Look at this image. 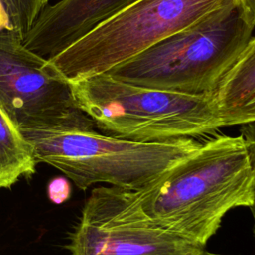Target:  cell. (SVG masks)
<instances>
[{"instance_id":"13","label":"cell","mask_w":255,"mask_h":255,"mask_svg":"<svg viewBox=\"0 0 255 255\" xmlns=\"http://www.w3.org/2000/svg\"><path fill=\"white\" fill-rule=\"evenodd\" d=\"M240 134L243 136V138L246 142L252 163L255 167V122L242 125ZM249 208H250V211H251L253 219H254V234H255V193H254L253 203L251 204V206Z\"/></svg>"},{"instance_id":"5","label":"cell","mask_w":255,"mask_h":255,"mask_svg":"<svg viewBox=\"0 0 255 255\" xmlns=\"http://www.w3.org/2000/svg\"><path fill=\"white\" fill-rule=\"evenodd\" d=\"M238 0H137L49 61L68 80L101 74Z\"/></svg>"},{"instance_id":"4","label":"cell","mask_w":255,"mask_h":255,"mask_svg":"<svg viewBox=\"0 0 255 255\" xmlns=\"http://www.w3.org/2000/svg\"><path fill=\"white\" fill-rule=\"evenodd\" d=\"M21 131L38 161L56 167L83 190L100 182L137 190L201 143L194 138L140 142L96 130Z\"/></svg>"},{"instance_id":"7","label":"cell","mask_w":255,"mask_h":255,"mask_svg":"<svg viewBox=\"0 0 255 255\" xmlns=\"http://www.w3.org/2000/svg\"><path fill=\"white\" fill-rule=\"evenodd\" d=\"M66 248L72 255H198L205 247L157 225L134 190H92Z\"/></svg>"},{"instance_id":"14","label":"cell","mask_w":255,"mask_h":255,"mask_svg":"<svg viewBox=\"0 0 255 255\" xmlns=\"http://www.w3.org/2000/svg\"><path fill=\"white\" fill-rule=\"evenodd\" d=\"M239 5L250 24L255 26V0H238Z\"/></svg>"},{"instance_id":"2","label":"cell","mask_w":255,"mask_h":255,"mask_svg":"<svg viewBox=\"0 0 255 255\" xmlns=\"http://www.w3.org/2000/svg\"><path fill=\"white\" fill-rule=\"evenodd\" d=\"M254 28L238 1L163 38L105 74L150 89L210 95L252 38Z\"/></svg>"},{"instance_id":"8","label":"cell","mask_w":255,"mask_h":255,"mask_svg":"<svg viewBox=\"0 0 255 255\" xmlns=\"http://www.w3.org/2000/svg\"><path fill=\"white\" fill-rule=\"evenodd\" d=\"M137 0H60L48 5L23 40V45L50 60L99 24Z\"/></svg>"},{"instance_id":"15","label":"cell","mask_w":255,"mask_h":255,"mask_svg":"<svg viewBox=\"0 0 255 255\" xmlns=\"http://www.w3.org/2000/svg\"><path fill=\"white\" fill-rule=\"evenodd\" d=\"M198 255H224V254H218V253H212V252H209V251H206L205 249Z\"/></svg>"},{"instance_id":"11","label":"cell","mask_w":255,"mask_h":255,"mask_svg":"<svg viewBox=\"0 0 255 255\" xmlns=\"http://www.w3.org/2000/svg\"><path fill=\"white\" fill-rule=\"evenodd\" d=\"M50 0H0V37L24 40Z\"/></svg>"},{"instance_id":"9","label":"cell","mask_w":255,"mask_h":255,"mask_svg":"<svg viewBox=\"0 0 255 255\" xmlns=\"http://www.w3.org/2000/svg\"><path fill=\"white\" fill-rule=\"evenodd\" d=\"M222 127L255 122V36L212 94Z\"/></svg>"},{"instance_id":"6","label":"cell","mask_w":255,"mask_h":255,"mask_svg":"<svg viewBox=\"0 0 255 255\" xmlns=\"http://www.w3.org/2000/svg\"><path fill=\"white\" fill-rule=\"evenodd\" d=\"M0 108L20 130H95L70 81L23 41L0 37Z\"/></svg>"},{"instance_id":"10","label":"cell","mask_w":255,"mask_h":255,"mask_svg":"<svg viewBox=\"0 0 255 255\" xmlns=\"http://www.w3.org/2000/svg\"><path fill=\"white\" fill-rule=\"evenodd\" d=\"M37 162L31 144L0 108V189L10 188L21 176L31 177Z\"/></svg>"},{"instance_id":"1","label":"cell","mask_w":255,"mask_h":255,"mask_svg":"<svg viewBox=\"0 0 255 255\" xmlns=\"http://www.w3.org/2000/svg\"><path fill=\"white\" fill-rule=\"evenodd\" d=\"M134 193L157 225L205 247L229 210L253 203L255 167L241 134L216 135Z\"/></svg>"},{"instance_id":"3","label":"cell","mask_w":255,"mask_h":255,"mask_svg":"<svg viewBox=\"0 0 255 255\" xmlns=\"http://www.w3.org/2000/svg\"><path fill=\"white\" fill-rule=\"evenodd\" d=\"M70 84L80 109L111 136L140 142L195 139L222 128L212 94L150 89L105 73Z\"/></svg>"},{"instance_id":"12","label":"cell","mask_w":255,"mask_h":255,"mask_svg":"<svg viewBox=\"0 0 255 255\" xmlns=\"http://www.w3.org/2000/svg\"><path fill=\"white\" fill-rule=\"evenodd\" d=\"M72 194L70 179L66 175H59L52 178L47 185V195L51 202L62 204L66 202Z\"/></svg>"}]
</instances>
